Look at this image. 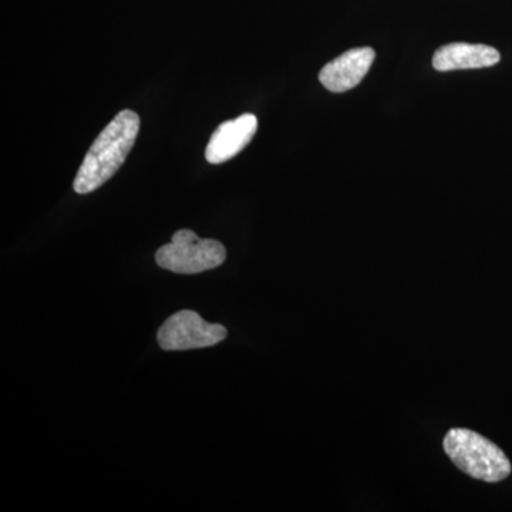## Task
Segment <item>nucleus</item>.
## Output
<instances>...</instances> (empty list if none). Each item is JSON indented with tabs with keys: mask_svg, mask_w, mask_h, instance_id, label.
I'll return each mask as SVG.
<instances>
[{
	"mask_svg": "<svg viewBox=\"0 0 512 512\" xmlns=\"http://www.w3.org/2000/svg\"><path fill=\"white\" fill-rule=\"evenodd\" d=\"M227 249L217 239L198 237L191 229L175 232L170 244L158 249L156 262L174 274L194 275L224 264Z\"/></svg>",
	"mask_w": 512,
	"mask_h": 512,
	"instance_id": "7ed1b4c3",
	"label": "nucleus"
},
{
	"mask_svg": "<svg viewBox=\"0 0 512 512\" xmlns=\"http://www.w3.org/2000/svg\"><path fill=\"white\" fill-rule=\"evenodd\" d=\"M376 53L372 47H357L326 64L319 73V82L332 93H345L360 84L373 62Z\"/></svg>",
	"mask_w": 512,
	"mask_h": 512,
	"instance_id": "39448f33",
	"label": "nucleus"
},
{
	"mask_svg": "<svg viewBox=\"0 0 512 512\" xmlns=\"http://www.w3.org/2000/svg\"><path fill=\"white\" fill-rule=\"evenodd\" d=\"M140 131L136 111L123 110L101 131L74 178L77 194H90L113 177L124 164Z\"/></svg>",
	"mask_w": 512,
	"mask_h": 512,
	"instance_id": "f257e3e1",
	"label": "nucleus"
},
{
	"mask_svg": "<svg viewBox=\"0 0 512 512\" xmlns=\"http://www.w3.org/2000/svg\"><path fill=\"white\" fill-rule=\"evenodd\" d=\"M258 131V119L254 114H242L238 119L222 123L214 131L205 150L208 163L222 164L238 156L251 143Z\"/></svg>",
	"mask_w": 512,
	"mask_h": 512,
	"instance_id": "423d86ee",
	"label": "nucleus"
},
{
	"mask_svg": "<svg viewBox=\"0 0 512 512\" xmlns=\"http://www.w3.org/2000/svg\"><path fill=\"white\" fill-rule=\"evenodd\" d=\"M228 330L220 323H208L194 311H180L170 316L158 329L160 348L191 350L211 348L227 339Z\"/></svg>",
	"mask_w": 512,
	"mask_h": 512,
	"instance_id": "20e7f679",
	"label": "nucleus"
},
{
	"mask_svg": "<svg viewBox=\"0 0 512 512\" xmlns=\"http://www.w3.org/2000/svg\"><path fill=\"white\" fill-rule=\"evenodd\" d=\"M443 446L450 460L477 480L498 483L511 474V463L504 451L476 431L451 429Z\"/></svg>",
	"mask_w": 512,
	"mask_h": 512,
	"instance_id": "f03ea898",
	"label": "nucleus"
},
{
	"mask_svg": "<svg viewBox=\"0 0 512 512\" xmlns=\"http://www.w3.org/2000/svg\"><path fill=\"white\" fill-rule=\"evenodd\" d=\"M501 55L497 49L485 45L470 43H450L437 49L433 56V67L437 72L453 70L484 69L500 63Z\"/></svg>",
	"mask_w": 512,
	"mask_h": 512,
	"instance_id": "0eeeda50",
	"label": "nucleus"
}]
</instances>
